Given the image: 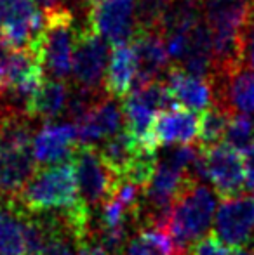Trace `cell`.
<instances>
[{
	"label": "cell",
	"instance_id": "e0dca14e",
	"mask_svg": "<svg viewBox=\"0 0 254 255\" xmlns=\"http://www.w3.org/2000/svg\"><path fill=\"white\" fill-rule=\"evenodd\" d=\"M0 255H28L24 214L10 198L0 203Z\"/></svg>",
	"mask_w": 254,
	"mask_h": 255
},
{
	"label": "cell",
	"instance_id": "7c38bea8",
	"mask_svg": "<svg viewBox=\"0 0 254 255\" xmlns=\"http://www.w3.org/2000/svg\"><path fill=\"white\" fill-rule=\"evenodd\" d=\"M122 122V108L113 101V98L105 96L85 117H82L78 122H75L78 144L98 148L105 139L112 137L117 132H120Z\"/></svg>",
	"mask_w": 254,
	"mask_h": 255
},
{
	"label": "cell",
	"instance_id": "6da1fadb",
	"mask_svg": "<svg viewBox=\"0 0 254 255\" xmlns=\"http://www.w3.org/2000/svg\"><path fill=\"white\" fill-rule=\"evenodd\" d=\"M26 212H58L64 214L73 231H84L91 224V210L78 198L77 181L71 161L47 165L35 172L33 177L14 198Z\"/></svg>",
	"mask_w": 254,
	"mask_h": 255
},
{
	"label": "cell",
	"instance_id": "d6986e66",
	"mask_svg": "<svg viewBox=\"0 0 254 255\" xmlns=\"http://www.w3.org/2000/svg\"><path fill=\"white\" fill-rule=\"evenodd\" d=\"M68 94L70 91L63 80H56V78L44 80L28 106V117L44 118V120L59 117L66 110Z\"/></svg>",
	"mask_w": 254,
	"mask_h": 255
},
{
	"label": "cell",
	"instance_id": "ba28073f",
	"mask_svg": "<svg viewBox=\"0 0 254 255\" xmlns=\"http://www.w3.org/2000/svg\"><path fill=\"white\" fill-rule=\"evenodd\" d=\"M89 26L106 42L122 44L132 40L136 23L134 0H99L89 7Z\"/></svg>",
	"mask_w": 254,
	"mask_h": 255
},
{
	"label": "cell",
	"instance_id": "2e32d148",
	"mask_svg": "<svg viewBox=\"0 0 254 255\" xmlns=\"http://www.w3.org/2000/svg\"><path fill=\"white\" fill-rule=\"evenodd\" d=\"M138 77V59L131 42L113 44L105 73V94L110 98H126Z\"/></svg>",
	"mask_w": 254,
	"mask_h": 255
},
{
	"label": "cell",
	"instance_id": "ffe728a7",
	"mask_svg": "<svg viewBox=\"0 0 254 255\" xmlns=\"http://www.w3.org/2000/svg\"><path fill=\"white\" fill-rule=\"evenodd\" d=\"M139 142L134 135L129 130H120L115 135L105 139L101 144L98 146L99 156L103 158L106 165L113 170V174L117 177L122 179V175L126 174L129 163L132 161L134 154L139 149Z\"/></svg>",
	"mask_w": 254,
	"mask_h": 255
},
{
	"label": "cell",
	"instance_id": "5b68a950",
	"mask_svg": "<svg viewBox=\"0 0 254 255\" xmlns=\"http://www.w3.org/2000/svg\"><path fill=\"white\" fill-rule=\"evenodd\" d=\"M206 167L207 182L221 198L239 196L246 184V156L227 144H218L209 149H200Z\"/></svg>",
	"mask_w": 254,
	"mask_h": 255
},
{
	"label": "cell",
	"instance_id": "52a82bcc",
	"mask_svg": "<svg viewBox=\"0 0 254 255\" xmlns=\"http://www.w3.org/2000/svg\"><path fill=\"white\" fill-rule=\"evenodd\" d=\"M106 59L108 45L105 38L96 33L89 24L87 28H80L71 64V73L77 85L91 91H99V85L105 82Z\"/></svg>",
	"mask_w": 254,
	"mask_h": 255
},
{
	"label": "cell",
	"instance_id": "ac0fdd59",
	"mask_svg": "<svg viewBox=\"0 0 254 255\" xmlns=\"http://www.w3.org/2000/svg\"><path fill=\"white\" fill-rule=\"evenodd\" d=\"M122 255H190V250H181L166 229L148 228L129 238Z\"/></svg>",
	"mask_w": 254,
	"mask_h": 255
},
{
	"label": "cell",
	"instance_id": "30bf717a",
	"mask_svg": "<svg viewBox=\"0 0 254 255\" xmlns=\"http://www.w3.org/2000/svg\"><path fill=\"white\" fill-rule=\"evenodd\" d=\"M78 142L77 125L75 124H47L42 125L38 134L31 142V151L38 165H58L71 161Z\"/></svg>",
	"mask_w": 254,
	"mask_h": 255
},
{
	"label": "cell",
	"instance_id": "8fae6325",
	"mask_svg": "<svg viewBox=\"0 0 254 255\" xmlns=\"http://www.w3.org/2000/svg\"><path fill=\"white\" fill-rule=\"evenodd\" d=\"M138 59V77L134 87L138 89L159 80L160 73H167L169 70V51L164 37L155 30H136L131 40Z\"/></svg>",
	"mask_w": 254,
	"mask_h": 255
},
{
	"label": "cell",
	"instance_id": "44dd1931",
	"mask_svg": "<svg viewBox=\"0 0 254 255\" xmlns=\"http://www.w3.org/2000/svg\"><path fill=\"white\" fill-rule=\"evenodd\" d=\"M232 115L221 110L220 106H213L204 110L199 118V146L200 149H209L223 142L225 132L230 124Z\"/></svg>",
	"mask_w": 254,
	"mask_h": 255
},
{
	"label": "cell",
	"instance_id": "3957f363",
	"mask_svg": "<svg viewBox=\"0 0 254 255\" xmlns=\"http://www.w3.org/2000/svg\"><path fill=\"white\" fill-rule=\"evenodd\" d=\"M44 16L42 33L31 49L38 52L44 70L52 78L64 80L71 73L78 28L75 26L71 10L64 5L47 7Z\"/></svg>",
	"mask_w": 254,
	"mask_h": 255
},
{
	"label": "cell",
	"instance_id": "4316f807",
	"mask_svg": "<svg viewBox=\"0 0 254 255\" xmlns=\"http://www.w3.org/2000/svg\"><path fill=\"white\" fill-rule=\"evenodd\" d=\"M244 61L254 66V9L244 31Z\"/></svg>",
	"mask_w": 254,
	"mask_h": 255
},
{
	"label": "cell",
	"instance_id": "f1b7e54d",
	"mask_svg": "<svg viewBox=\"0 0 254 255\" xmlns=\"http://www.w3.org/2000/svg\"><path fill=\"white\" fill-rule=\"evenodd\" d=\"M230 255H254V254H251L249 250H246V249H242V247H237V249L230 250Z\"/></svg>",
	"mask_w": 254,
	"mask_h": 255
},
{
	"label": "cell",
	"instance_id": "4fadbf2b",
	"mask_svg": "<svg viewBox=\"0 0 254 255\" xmlns=\"http://www.w3.org/2000/svg\"><path fill=\"white\" fill-rule=\"evenodd\" d=\"M164 82H166L176 106L199 111L207 110L214 104V91L211 80L188 73L187 70L176 66V64L169 66Z\"/></svg>",
	"mask_w": 254,
	"mask_h": 255
},
{
	"label": "cell",
	"instance_id": "277c9868",
	"mask_svg": "<svg viewBox=\"0 0 254 255\" xmlns=\"http://www.w3.org/2000/svg\"><path fill=\"white\" fill-rule=\"evenodd\" d=\"M71 163L75 170L78 198L91 212L98 210L115 193L120 177H117L112 168L103 161L98 148L94 146L78 144L71 156Z\"/></svg>",
	"mask_w": 254,
	"mask_h": 255
},
{
	"label": "cell",
	"instance_id": "f546056e",
	"mask_svg": "<svg viewBox=\"0 0 254 255\" xmlns=\"http://www.w3.org/2000/svg\"><path fill=\"white\" fill-rule=\"evenodd\" d=\"M35 2L40 3V5H45V7H52V5H56L58 0H35Z\"/></svg>",
	"mask_w": 254,
	"mask_h": 255
},
{
	"label": "cell",
	"instance_id": "9c48e42d",
	"mask_svg": "<svg viewBox=\"0 0 254 255\" xmlns=\"http://www.w3.org/2000/svg\"><path fill=\"white\" fill-rule=\"evenodd\" d=\"M254 231V198H223L216 212V235L228 247H244Z\"/></svg>",
	"mask_w": 254,
	"mask_h": 255
},
{
	"label": "cell",
	"instance_id": "83f0119b",
	"mask_svg": "<svg viewBox=\"0 0 254 255\" xmlns=\"http://www.w3.org/2000/svg\"><path fill=\"white\" fill-rule=\"evenodd\" d=\"M7 89V71H5V57L0 56V99Z\"/></svg>",
	"mask_w": 254,
	"mask_h": 255
},
{
	"label": "cell",
	"instance_id": "5bb4252c",
	"mask_svg": "<svg viewBox=\"0 0 254 255\" xmlns=\"http://www.w3.org/2000/svg\"><path fill=\"white\" fill-rule=\"evenodd\" d=\"M199 135V117L187 108H171L157 115L153 141L157 146L192 144Z\"/></svg>",
	"mask_w": 254,
	"mask_h": 255
},
{
	"label": "cell",
	"instance_id": "9a60e30c",
	"mask_svg": "<svg viewBox=\"0 0 254 255\" xmlns=\"http://www.w3.org/2000/svg\"><path fill=\"white\" fill-rule=\"evenodd\" d=\"M37 160L31 148L0 146V195L14 198L37 172Z\"/></svg>",
	"mask_w": 254,
	"mask_h": 255
},
{
	"label": "cell",
	"instance_id": "cb8c5ba5",
	"mask_svg": "<svg viewBox=\"0 0 254 255\" xmlns=\"http://www.w3.org/2000/svg\"><path fill=\"white\" fill-rule=\"evenodd\" d=\"M40 255H78L75 235L71 231H63L52 236Z\"/></svg>",
	"mask_w": 254,
	"mask_h": 255
},
{
	"label": "cell",
	"instance_id": "484cf974",
	"mask_svg": "<svg viewBox=\"0 0 254 255\" xmlns=\"http://www.w3.org/2000/svg\"><path fill=\"white\" fill-rule=\"evenodd\" d=\"M77 242V254L78 255H110L106 247L101 243L99 236L92 228H89L84 235L75 238Z\"/></svg>",
	"mask_w": 254,
	"mask_h": 255
},
{
	"label": "cell",
	"instance_id": "8992f818",
	"mask_svg": "<svg viewBox=\"0 0 254 255\" xmlns=\"http://www.w3.org/2000/svg\"><path fill=\"white\" fill-rule=\"evenodd\" d=\"M214 106L234 115H254V70L244 63L218 71L211 78Z\"/></svg>",
	"mask_w": 254,
	"mask_h": 255
},
{
	"label": "cell",
	"instance_id": "603a6c76",
	"mask_svg": "<svg viewBox=\"0 0 254 255\" xmlns=\"http://www.w3.org/2000/svg\"><path fill=\"white\" fill-rule=\"evenodd\" d=\"M136 2V23L138 30H155L162 21L166 10L173 0H134Z\"/></svg>",
	"mask_w": 254,
	"mask_h": 255
},
{
	"label": "cell",
	"instance_id": "4dcf8cb0",
	"mask_svg": "<svg viewBox=\"0 0 254 255\" xmlns=\"http://www.w3.org/2000/svg\"><path fill=\"white\" fill-rule=\"evenodd\" d=\"M82 2H84V3H87V5H89V7H91V5H92V3L99 2V0H82Z\"/></svg>",
	"mask_w": 254,
	"mask_h": 255
},
{
	"label": "cell",
	"instance_id": "1f68e13d",
	"mask_svg": "<svg viewBox=\"0 0 254 255\" xmlns=\"http://www.w3.org/2000/svg\"><path fill=\"white\" fill-rule=\"evenodd\" d=\"M249 154H254V144H253V148L251 149H249V151H248ZM248 153H246V154H248Z\"/></svg>",
	"mask_w": 254,
	"mask_h": 255
},
{
	"label": "cell",
	"instance_id": "7a4b0ae2",
	"mask_svg": "<svg viewBox=\"0 0 254 255\" xmlns=\"http://www.w3.org/2000/svg\"><path fill=\"white\" fill-rule=\"evenodd\" d=\"M218 193L193 181L174 200L166 231L181 250L207 235L218 207Z\"/></svg>",
	"mask_w": 254,
	"mask_h": 255
},
{
	"label": "cell",
	"instance_id": "7402d4cb",
	"mask_svg": "<svg viewBox=\"0 0 254 255\" xmlns=\"http://www.w3.org/2000/svg\"><path fill=\"white\" fill-rule=\"evenodd\" d=\"M223 144L246 154L254 144V120L249 115H234L227 127Z\"/></svg>",
	"mask_w": 254,
	"mask_h": 255
},
{
	"label": "cell",
	"instance_id": "d4e9b609",
	"mask_svg": "<svg viewBox=\"0 0 254 255\" xmlns=\"http://www.w3.org/2000/svg\"><path fill=\"white\" fill-rule=\"evenodd\" d=\"M190 255H230V250L218 235H206L190 247Z\"/></svg>",
	"mask_w": 254,
	"mask_h": 255
}]
</instances>
